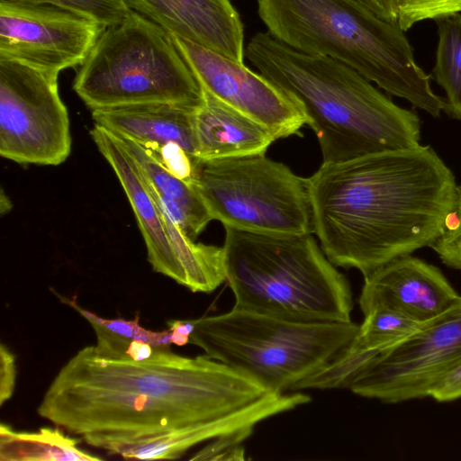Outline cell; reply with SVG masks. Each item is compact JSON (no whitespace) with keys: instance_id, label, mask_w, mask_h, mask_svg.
Masks as SVG:
<instances>
[{"instance_id":"obj_1","label":"cell","mask_w":461,"mask_h":461,"mask_svg":"<svg viewBox=\"0 0 461 461\" xmlns=\"http://www.w3.org/2000/svg\"><path fill=\"white\" fill-rule=\"evenodd\" d=\"M456 178L429 146L322 163L309 177L314 233L329 260L366 276L430 245L454 210Z\"/></svg>"},{"instance_id":"obj_2","label":"cell","mask_w":461,"mask_h":461,"mask_svg":"<svg viewBox=\"0 0 461 461\" xmlns=\"http://www.w3.org/2000/svg\"><path fill=\"white\" fill-rule=\"evenodd\" d=\"M246 55L302 108L323 163L420 145L419 116L348 66L295 50L267 32L253 35Z\"/></svg>"},{"instance_id":"obj_3","label":"cell","mask_w":461,"mask_h":461,"mask_svg":"<svg viewBox=\"0 0 461 461\" xmlns=\"http://www.w3.org/2000/svg\"><path fill=\"white\" fill-rule=\"evenodd\" d=\"M257 5L267 32L286 46L339 61L433 117L446 110L405 32L360 0H257Z\"/></svg>"},{"instance_id":"obj_4","label":"cell","mask_w":461,"mask_h":461,"mask_svg":"<svg viewBox=\"0 0 461 461\" xmlns=\"http://www.w3.org/2000/svg\"><path fill=\"white\" fill-rule=\"evenodd\" d=\"M224 229L233 308L298 321H351L349 284L311 234Z\"/></svg>"},{"instance_id":"obj_5","label":"cell","mask_w":461,"mask_h":461,"mask_svg":"<svg viewBox=\"0 0 461 461\" xmlns=\"http://www.w3.org/2000/svg\"><path fill=\"white\" fill-rule=\"evenodd\" d=\"M358 328L352 321H298L232 308L194 320L189 343L268 392L287 393L331 361Z\"/></svg>"},{"instance_id":"obj_6","label":"cell","mask_w":461,"mask_h":461,"mask_svg":"<svg viewBox=\"0 0 461 461\" xmlns=\"http://www.w3.org/2000/svg\"><path fill=\"white\" fill-rule=\"evenodd\" d=\"M54 383L142 393L167 401L203 423L252 403L268 391L247 374L212 359L177 355L155 347L150 357L98 355L94 346L75 354Z\"/></svg>"},{"instance_id":"obj_7","label":"cell","mask_w":461,"mask_h":461,"mask_svg":"<svg viewBox=\"0 0 461 461\" xmlns=\"http://www.w3.org/2000/svg\"><path fill=\"white\" fill-rule=\"evenodd\" d=\"M73 89L91 111L153 103L197 106L203 100L171 34L132 10L105 28L79 66Z\"/></svg>"},{"instance_id":"obj_8","label":"cell","mask_w":461,"mask_h":461,"mask_svg":"<svg viewBox=\"0 0 461 461\" xmlns=\"http://www.w3.org/2000/svg\"><path fill=\"white\" fill-rule=\"evenodd\" d=\"M194 187L224 227L272 234L314 232L309 178L265 154L205 160Z\"/></svg>"},{"instance_id":"obj_9","label":"cell","mask_w":461,"mask_h":461,"mask_svg":"<svg viewBox=\"0 0 461 461\" xmlns=\"http://www.w3.org/2000/svg\"><path fill=\"white\" fill-rule=\"evenodd\" d=\"M58 71L0 59V155L21 164L57 166L71 151Z\"/></svg>"},{"instance_id":"obj_10","label":"cell","mask_w":461,"mask_h":461,"mask_svg":"<svg viewBox=\"0 0 461 461\" xmlns=\"http://www.w3.org/2000/svg\"><path fill=\"white\" fill-rule=\"evenodd\" d=\"M459 365L461 295L444 312L374 357L349 390L387 403L429 397L435 385Z\"/></svg>"},{"instance_id":"obj_11","label":"cell","mask_w":461,"mask_h":461,"mask_svg":"<svg viewBox=\"0 0 461 461\" xmlns=\"http://www.w3.org/2000/svg\"><path fill=\"white\" fill-rule=\"evenodd\" d=\"M105 28L50 4L0 0V59L58 72L79 67Z\"/></svg>"},{"instance_id":"obj_12","label":"cell","mask_w":461,"mask_h":461,"mask_svg":"<svg viewBox=\"0 0 461 461\" xmlns=\"http://www.w3.org/2000/svg\"><path fill=\"white\" fill-rule=\"evenodd\" d=\"M202 89L267 128L276 140L300 134L307 117L262 74L209 48L172 35Z\"/></svg>"},{"instance_id":"obj_13","label":"cell","mask_w":461,"mask_h":461,"mask_svg":"<svg viewBox=\"0 0 461 461\" xmlns=\"http://www.w3.org/2000/svg\"><path fill=\"white\" fill-rule=\"evenodd\" d=\"M364 279L359 297L364 315L388 308L422 323L444 312L459 297L438 267L411 254L385 263Z\"/></svg>"},{"instance_id":"obj_14","label":"cell","mask_w":461,"mask_h":461,"mask_svg":"<svg viewBox=\"0 0 461 461\" xmlns=\"http://www.w3.org/2000/svg\"><path fill=\"white\" fill-rule=\"evenodd\" d=\"M170 34L243 63L244 27L230 0H124Z\"/></svg>"},{"instance_id":"obj_15","label":"cell","mask_w":461,"mask_h":461,"mask_svg":"<svg viewBox=\"0 0 461 461\" xmlns=\"http://www.w3.org/2000/svg\"><path fill=\"white\" fill-rule=\"evenodd\" d=\"M90 134L128 197L153 270L183 285V274L173 252L161 212L135 160L119 139L107 129L95 124Z\"/></svg>"},{"instance_id":"obj_16","label":"cell","mask_w":461,"mask_h":461,"mask_svg":"<svg viewBox=\"0 0 461 461\" xmlns=\"http://www.w3.org/2000/svg\"><path fill=\"white\" fill-rule=\"evenodd\" d=\"M195 107L171 103L114 106L92 110V118L95 124L146 147L158 149L176 145L198 158L194 131Z\"/></svg>"},{"instance_id":"obj_17","label":"cell","mask_w":461,"mask_h":461,"mask_svg":"<svg viewBox=\"0 0 461 461\" xmlns=\"http://www.w3.org/2000/svg\"><path fill=\"white\" fill-rule=\"evenodd\" d=\"M196 156L202 160L265 154L276 139L253 121L203 89L194 112Z\"/></svg>"},{"instance_id":"obj_18","label":"cell","mask_w":461,"mask_h":461,"mask_svg":"<svg viewBox=\"0 0 461 461\" xmlns=\"http://www.w3.org/2000/svg\"><path fill=\"white\" fill-rule=\"evenodd\" d=\"M114 135L135 160L160 212L195 240L212 220L196 188L169 169L152 149Z\"/></svg>"},{"instance_id":"obj_19","label":"cell","mask_w":461,"mask_h":461,"mask_svg":"<svg viewBox=\"0 0 461 461\" xmlns=\"http://www.w3.org/2000/svg\"><path fill=\"white\" fill-rule=\"evenodd\" d=\"M56 428H41L37 432L14 431L0 426V461H88L100 460L79 448L80 440Z\"/></svg>"},{"instance_id":"obj_20","label":"cell","mask_w":461,"mask_h":461,"mask_svg":"<svg viewBox=\"0 0 461 461\" xmlns=\"http://www.w3.org/2000/svg\"><path fill=\"white\" fill-rule=\"evenodd\" d=\"M433 74L446 94V112L461 121V13L438 19Z\"/></svg>"},{"instance_id":"obj_21","label":"cell","mask_w":461,"mask_h":461,"mask_svg":"<svg viewBox=\"0 0 461 461\" xmlns=\"http://www.w3.org/2000/svg\"><path fill=\"white\" fill-rule=\"evenodd\" d=\"M364 316L350 343L358 349L376 354L400 342L420 325L407 315L388 308H375Z\"/></svg>"},{"instance_id":"obj_22","label":"cell","mask_w":461,"mask_h":461,"mask_svg":"<svg viewBox=\"0 0 461 461\" xmlns=\"http://www.w3.org/2000/svg\"><path fill=\"white\" fill-rule=\"evenodd\" d=\"M60 298L63 302L77 310L89 321V323H97L113 333L123 338L131 340L142 341L155 347L167 348L171 344V331L169 330L162 331L147 330L140 325V318L138 315L132 321H126L123 319H104L89 312L88 310L83 309L81 306L77 304L74 300H68L62 297Z\"/></svg>"},{"instance_id":"obj_23","label":"cell","mask_w":461,"mask_h":461,"mask_svg":"<svg viewBox=\"0 0 461 461\" xmlns=\"http://www.w3.org/2000/svg\"><path fill=\"white\" fill-rule=\"evenodd\" d=\"M50 4L93 19L105 27L121 23L131 11L124 0H18Z\"/></svg>"},{"instance_id":"obj_24","label":"cell","mask_w":461,"mask_h":461,"mask_svg":"<svg viewBox=\"0 0 461 461\" xmlns=\"http://www.w3.org/2000/svg\"><path fill=\"white\" fill-rule=\"evenodd\" d=\"M398 24L406 32L416 23L461 13V0H394Z\"/></svg>"},{"instance_id":"obj_25","label":"cell","mask_w":461,"mask_h":461,"mask_svg":"<svg viewBox=\"0 0 461 461\" xmlns=\"http://www.w3.org/2000/svg\"><path fill=\"white\" fill-rule=\"evenodd\" d=\"M429 248L445 265L461 270V185L457 186L454 210L447 227Z\"/></svg>"},{"instance_id":"obj_26","label":"cell","mask_w":461,"mask_h":461,"mask_svg":"<svg viewBox=\"0 0 461 461\" xmlns=\"http://www.w3.org/2000/svg\"><path fill=\"white\" fill-rule=\"evenodd\" d=\"M253 427L225 433L211 440L191 460H244L243 441L253 432Z\"/></svg>"},{"instance_id":"obj_27","label":"cell","mask_w":461,"mask_h":461,"mask_svg":"<svg viewBox=\"0 0 461 461\" xmlns=\"http://www.w3.org/2000/svg\"><path fill=\"white\" fill-rule=\"evenodd\" d=\"M16 379L15 357L5 345L0 346V405L14 393Z\"/></svg>"},{"instance_id":"obj_28","label":"cell","mask_w":461,"mask_h":461,"mask_svg":"<svg viewBox=\"0 0 461 461\" xmlns=\"http://www.w3.org/2000/svg\"><path fill=\"white\" fill-rule=\"evenodd\" d=\"M429 397L440 402L461 398V365L448 373L435 385Z\"/></svg>"},{"instance_id":"obj_29","label":"cell","mask_w":461,"mask_h":461,"mask_svg":"<svg viewBox=\"0 0 461 461\" xmlns=\"http://www.w3.org/2000/svg\"><path fill=\"white\" fill-rule=\"evenodd\" d=\"M167 326L171 331V344L183 347L190 341L194 329V320H171L167 321Z\"/></svg>"},{"instance_id":"obj_30","label":"cell","mask_w":461,"mask_h":461,"mask_svg":"<svg viewBox=\"0 0 461 461\" xmlns=\"http://www.w3.org/2000/svg\"><path fill=\"white\" fill-rule=\"evenodd\" d=\"M381 18L398 23V7L394 0H360Z\"/></svg>"},{"instance_id":"obj_31","label":"cell","mask_w":461,"mask_h":461,"mask_svg":"<svg viewBox=\"0 0 461 461\" xmlns=\"http://www.w3.org/2000/svg\"><path fill=\"white\" fill-rule=\"evenodd\" d=\"M154 351V346L139 340H131L126 350L129 357L135 361H141L150 357Z\"/></svg>"}]
</instances>
